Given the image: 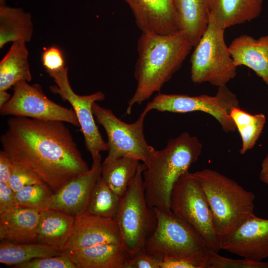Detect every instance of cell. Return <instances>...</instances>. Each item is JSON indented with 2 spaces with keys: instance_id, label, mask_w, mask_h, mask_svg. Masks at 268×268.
Listing matches in <instances>:
<instances>
[{
  "instance_id": "obj_1",
  "label": "cell",
  "mask_w": 268,
  "mask_h": 268,
  "mask_svg": "<svg viewBox=\"0 0 268 268\" xmlns=\"http://www.w3.org/2000/svg\"><path fill=\"white\" fill-rule=\"evenodd\" d=\"M7 124L0 138L2 150L54 193L89 170L65 122L14 117Z\"/></svg>"
},
{
  "instance_id": "obj_2",
  "label": "cell",
  "mask_w": 268,
  "mask_h": 268,
  "mask_svg": "<svg viewBox=\"0 0 268 268\" xmlns=\"http://www.w3.org/2000/svg\"><path fill=\"white\" fill-rule=\"evenodd\" d=\"M193 47L181 31L169 34L141 32L137 42L134 71L136 86L128 101L126 114H131L134 105L141 104L160 91L181 67Z\"/></svg>"
},
{
  "instance_id": "obj_3",
  "label": "cell",
  "mask_w": 268,
  "mask_h": 268,
  "mask_svg": "<svg viewBox=\"0 0 268 268\" xmlns=\"http://www.w3.org/2000/svg\"><path fill=\"white\" fill-rule=\"evenodd\" d=\"M202 149L199 138L184 132L170 138L164 148L155 150L143 172L145 197L149 207L171 211L174 184L198 160Z\"/></svg>"
},
{
  "instance_id": "obj_4",
  "label": "cell",
  "mask_w": 268,
  "mask_h": 268,
  "mask_svg": "<svg viewBox=\"0 0 268 268\" xmlns=\"http://www.w3.org/2000/svg\"><path fill=\"white\" fill-rule=\"evenodd\" d=\"M193 174L205 194L219 238L255 214V195L235 181L210 169Z\"/></svg>"
},
{
  "instance_id": "obj_5",
  "label": "cell",
  "mask_w": 268,
  "mask_h": 268,
  "mask_svg": "<svg viewBox=\"0 0 268 268\" xmlns=\"http://www.w3.org/2000/svg\"><path fill=\"white\" fill-rule=\"evenodd\" d=\"M140 164L136 175L121 197L116 217L124 247L131 257L144 250L148 238L157 224L154 208L147 203L144 194L143 172Z\"/></svg>"
},
{
  "instance_id": "obj_6",
  "label": "cell",
  "mask_w": 268,
  "mask_h": 268,
  "mask_svg": "<svg viewBox=\"0 0 268 268\" xmlns=\"http://www.w3.org/2000/svg\"><path fill=\"white\" fill-rule=\"evenodd\" d=\"M154 208L157 224L144 250L160 261L176 258L206 261L209 249L195 229L171 211Z\"/></svg>"
},
{
  "instance_id": "obj_7",
  "label": "cell",
  "mask_w": 268,
  "mask_h": 268,
  "mask_svg": "<svg viewBox=\"0 0 268 268\" xmlns=\"http://www.w3.org/2000/svg\"><path fill=\"white\" fill-rule=\"evenodd\" d=\"M225 29L210 15L206 30L191 57V78L195 83L226 85L236 75L237 67L224 40Z\"/></svg>"
},
{
  "instance_id": "obj_8",
  "label": "cell",
  "mask_w": 268,
  "mask_h": 268,
  "mask_svg": "<svg viewBox=\"0 0 268 268\" xmlns=\"http://www.w3.org/2000/svg\"><path fill=\"white\" fill-rule=\"evenodd\" d=\"M170 206L174 214L195 229L209 249L219 252V236L208 201L198 180L189 171L174 184Z\"/></svg>"
},
{
  "instance_id": "obj_9",
  "label": "cell",
  "mask_w": 268,
  "mask_h": 268,
  "mask_svg": "<svg viewBox=\"0 0 268 268\" xmlns=\"http://www.w3.org/2000/svg\"><path fill=\"white\" fill-rule=\"evenodd\" d=\"M92 110L96 121L104 128L108 137V153L102 163L131 156L142 161L146 166L155 150L147 143L144 134L146 115L141 113L136 121L129 124L117 117L110 109L96 102Z\"/></svg>"
},
{
  "instance_id": "obj_10",
  "label": "cell",
  "mask_w": 268,
  "mask_h": 268,
  "mask_svg": "<svg viewBox=\"0 0 268 268\" xmlns=\"http://www.w3.org/2000/svg\"><path fill=\"white\" fill-rule=\"evenodd\" d=\"M239 106L236 95L224 85L218 87L214 96L158 93L147 103L141 113L146 115L151 110L178 113L202 112L212 116L222 130L229 133L236 130L230 115L231 110Z\"/></svg>"
},
{
  "instance_id": "obj_11",
  "label": "cell",
  "mask_w": 268,
  "mask_h": 268,
  "mask_svg": "<svg viewBox=\"0 0 268 268\" xmlns=\"http://www.w3.org/2000/svg\"><path fill=\"white\" fill-rule=\"evenodd\" d=\"M10 99L0 107L1 115L27 117L44 121H59L79 127L73 109L49 99L38 84L20 81L14 86Z\"/></svg>"
},
{
  "instance_id": "obj_12",
  "label": "cell",
  "mask_w": 268,
  "mask_h": 268,
  "mask_svg": "<svg viewBox=\"0 0 268 268\" xmlns=\"http://www.w3.org/2000/svg\"><path fill=\"white\" fill-rule=\"evenodd\" d=\"M49 75L56 83V85L50 87L51 90L59 94L64 100L67 101L73 108L92 162L101 160V152L108 151V146L96 124L92 107L94 103L105 99V94L100 91L86 95L75 93L68 80L67 67Z\"/></svg>"
},
{
  "instance_id": "obj_13",
  "label": "cell",
  "mask_w": 268,
  "mask_h": 268,
  "mask_svg": "<svg viewBox=\"0 0 268 268\" xmlns=\"http://www.w3.org/2000/svg\"><path fill=\"white\" fill-rule=\"evenodd\" d=\"M219 242L220 250L244 259L262 261L268 258V219L254 214L220 237Z\"/></svg>"
},
{
  "instance_id": "obj_14",
  "label": "cell",
  "mask_w": 268,
  "mask_h": 268,
  "mask_svg": "<svg viewBox=\"0 0 268 268\" xmlns=\"http://www.w3.org/2000/svg\"><path fill=\"white\" fill-rule=\"evenodd\" d=\"M109 243L123 244L116 220L85 212L75 217L74 226L63 252Z\"/></svg>"
},
{
  "instance_id": "obj_15",
  "label": "cell",
  "mask_w": 268,
  "mask_h": 268,
  "mask_svg": "<svg viewBox=\"0 0 268 268\" xmlns=\"http://www.w3.org/2000/svg\"><path fill=\"white\" fill-rule=\"evenodd\" d=\"M101 160L54 194L49 209L62 211L76 217L85 212L93 190L101 177Z\"/></svg>"
},
{
  "instance_id": "obj_16",
  "label": "cell",
  "mask_w": 268,
  "mask_h": 268,
  "mask_svg": "<svg viewBox=\"0 0 268 268\" xmlns=\"http://www.w3.org/2000/svg\"><path fill=\"white\" fill-rule=\"evenodd\" d=\"M141 32L169 34L178 30L172 0H124Z\"/></svg>"
},
{
  "instance_id": "obj_17",
  "label": "cell",
  "mask_w": 268,
  "mask_h": 268,
  "mask_svg": "<svg viewBox=\"0 0 268 268\" xmlns=\"http://www.w3.org/2000/svg\"><path fill=\"white\" fill-rule=\"evenodd\" d=\"M213 0H172L178 30L183 32L193 47L209 24Z\"/></svg>"
},
{
  "instance_id": "obj_18",
  "label": "cell",
  "mask_w": 268,
  "mask_h": 268,
  "mask_svg": "<svg viewBox=\"0 0 268 268\" xmlns=\"http://www.w3.org/2000/svg\"><path fill=\"white\" fill-rule=\"evenodd\" d=\"M228 47L237 67H247L268 85V34L258 39L242 35L235 38Z\"/></svg>"
},
{
  "instance_id": "obj_19",
  "label": "cell",
  "mask_w": 268,
  "mask_h": 268,
  "mask_svg": "<svg viewBox=\"0 0 268 268\" xmlns=\"http://www.w3.org/2000/svg\"><path fill=\"white\" fill-rule=\"evenodd\" d=\"M41 212L17 206L0 213V239L16 243L36 242Z\"/></svg>"
},
{
  "instance_id": "obj_20",
  "label": "cell",
  "mask_w": 268,
  "mask_h": 268,
  "mask_svg": "<svg viewBox=\"0 0 268 268\" xmlns=\"http://www.w3.org/2000/svg\"><path fill=\"white\" fill-rule=\"evenodd\" d=\"M77 268H124L130 256L123 244H100L65 253Z\"/></svg>"
},
{
  "instance_id": "obj_21",
  "label": "cell",
  "mask_w": 268,
  "mask_h": 268,
  "mask_svg": "<svg viewBox=\"0 0 268 268\" xmlns=\"http://www.w3.org/2000/svg\"><path fill=\"white\" fill-rule=\"evenodd\" d=\"M75 222V217L48 209L41 212L36 242L63 252Z\"/></svg>"
},
{
  "instance_id": "obj_22",
  "label": "cell",
  "mask_w": 268,
  "mask_h": 268,
  "mask_svg": "<svg viewBox=\"0 0 268 268\" xmlns=\"http://www.w3.org/2000/svg\"><path fill=\"white\" fill-rule=\"evenodd\" d=\"M33 32L31 14L0 0V48L9 42L27 43Z\"/></svg>"
},
{
  "instance_id": "obj_23",
  "label": "cell",
  "mask_w": 268,
  "mask_h": 268,
  "mask_svg": "<svg viewBox=\"0 0 268 268\" xmlns=\"http://www.w3.org/2000/svg\"><path fill=\"white\" fill-rule=\"evenodd\" d=\"M262 5L263 0H213L211 16L225 29L257 18Z\"/></svg>"
},
{
  "instance_id": "obj_24",
  "label": "cell",
  "mask_w": 268,
  "mask_h": 268,
  "mask_svg": "<svg viewBox=\"0 0 268 268\" xmlns=\"http://www.w3.org/2000/svg\"><path fill=\"white\" fill-rule=\"evenodd\" d=\"M26 43H12L0 62V91L6 90L20 81L32 80Z\"/></svg>"
},
{
  "instance_id": "obj_25",
  "label": "cell",
  "mask_w": 268,
  "mask_h": 268,
  "mask_svg": "<svg viewBox=\"0 0 268 268\" xmlns=\"http://www.w3.org/2000/svg\"><path fill=\"white\" fill-rule=\"evenodd\" d=\"M140 161L124 156L107 164L102 163L101 177L108 186L122 197L134 179Z\"/></svg>"
},
{
  "instance_id": "obj_26",
  "label": "cell",
  "mask_w": 268,
  "mask_h": 268,
  "mask_svg": "<svg viewBox=\"0 0 268 268\" xmlns=\"http://www.w3.org/2000/svg\"><path fill=\"white\" fill-rule=\"evenodd\" d=\"M62 253L37 242L16 243L2 240L0 243V263L7 266L15 267L35 259Z\"/></svg>"
},
{
  "instance_id": "obj_27",
  "label": "cell",
  "mask_w": 268,
  "mask_h": 268,
  "mask_svg": "<svg viewBox=\"0 0 268 268\" xmlns=\"http://www.w3.org/2000/svg\"><path fill=\"white\" fill-rule=\"evenodd\" d=\"M230 115L241 137L240 153L244 154L255 146L264 129L266 117L263 114H251L239 107L232 108Z\"/></svg>"
},
{
  "instance_id": "obj_28",
  "label": "cell",
  "mask_w": 268,
  "mask_h": 268,
  "mask_svg": "<svg viewBox=\"0 0 268 268\" xmlns=\"http://www.w3.org/2000/svg\"><path fill=\"white\" fill-rule=\"evenodd\" d=\"M121 199L101 177L93 190L86 212L115 219Z\"/></svg>"
},
{
  "instance_id": "obj_29",
  "label": "cell",
  "mask_w": 268,
  "mask_h": 268,
  "mask_svg": "<svg viewBox=\"0 0 268 268\" xmlns=\"http://www.w3.org/2000/svg\"><path fill=\"white\" fill-rule=\"evenodd\" d=\"M54 192L45 183L26 186L15 193L18 206L42 212L50 206Z\"/></svg>"
},
{
  "instance_id": "obj_30",
  "label": "cell",
  "mask_w": 268,
  "mask_h": 268,
  "mask_svg": "<svg viewBox=\"0 0 268 268\" xmlns=\"http://www.w3.org/2000/svg\"><path fill=\"white\" fill-rule=\"evenodd\" d=\"M208 250L206 257L207 268H268V262L243 258L233 259L219 255Z\"/></svg>"
},
{
  "instance_id": "obj_31",
  "label": "cell",
  "mask_w": 268,
  "mask_h": 268,
  "mask_svg": "<svg viewBox=\"0 0 268 268\" xmlns=\"http://www.w3.org/2000/svg\"><path fill=\"white\" fill-rule=\"evenodd\" d=\"M43 183L32 171L13 162L12 171L8 183L15 193L26 186Z\"/></svg>"
},
{
  "instance_id": "obj_32",
  "label": "cell",
  "mask_w": 268,
  "mask_h": 268,
  "mask_svg": "<svg viewBox=\"0 0 268 268\" xmlns=\"http://www.w3.org/2000/svg\"><path fill=\"white\" fill-rule=\"evenodd\" d=\"M16 268H77L66 254L37 258L14 267Z\"/></svg>"
},
{
  "instance_id": "obj_33",
  "label": "cell",
  "mask_w": 268,
  "mask_h": 268,
  "mask_svg": "<svg viewBox=\"0 0 268 268\" xmlns=\"http://www.w3.org/2000/svg\"><path fill=\"white\" fill-rule=\"evenodd\" d=\"M41 60L43 66L49 75L62 70L66 67L62 51L55 46L44 51Z\"/></svg>"
},
{
  "instance_id": "obj_34",
  "label": "cell",
  "mask_w": 268,
  "mask_h": 268,
  "mask_svg": "<svg viewBox=\"0 0 268 268\" xmlns=\"http://www.w3.org/2000/svg\"><path fill=\"white\" fill-rule=\"evenodd\" d=\"M160 260L145 250L141 251L126 262L124 268H160Z\"/></svg>"
},
{
  "instance_id": "obj_35",
  "label": "cell",
  "mask_w": 268,
  "mask_h": 268,
  "mask_svg": "<svg viewBox=\"0 0 268 268\" xmlns=\"http://www.w3.org/2000/svg\"><path fill=\"white\" fill-rule=\"evenodd\" d=\"M160 268H207L206 261L186 258H167L159 262Z\"/></svg>"
},
{
  "instance_id": "obj_36",
  "label": "cell",
  "mask_w": 268,
  "mask_h": 268,
  "mask_svg": "<svg viewBox=\"0 0 268 268\" xmlns=\"http://www.w3.org/2000/svg\"><path fill=\"white\" fill-rule=\"evenodd\" d=\"M17 206L15 192L8 183L0 182V213Z\"/></svg>"
},
{
  "instance_id": "obj_37",
  "label": "cell",
  "mask_w": 268,
  "mask_h": 268,
  "mask_svg": "<svg viewBox=\"0 0 268 268\" xmlns=\"http://www.w3.org/2000/svg\"><path fill=\"white\" fill-rule=\"evenodd\" d=\"M13 162L3 151H0V182L8 183L11 175Z\"/></svg>"
},
{
  "instance_id": "obj_38",
  "label": "cell",
  "mask_w": 268,
  "mask_h": 268,
  "mask_svg": "<svg viewBox=\"0 0 268 268\" xmlns=\"http://www.w3.org/2000/svg\"><path fill=\"white\" fill-rule=\"evenodd\" d=\"M260 179L264 183L268 185V153L262 162Z\"/></svg>"
},
{
  "instance_id": "obj_39",
  "label": "cell",
  "mask_w": 268,
  "mask_h": 268,
  "mask_svg": "<svg viewBox=\"0 0 268 268\" xmlns=\"http://www.w3.org/2000/svg\"><path fill=\"white\" fill-rule=\"evenodd\" d=\"M11 96L7 92V91H0V107L8 101Z\"/></svg>"
}]
</instances>
